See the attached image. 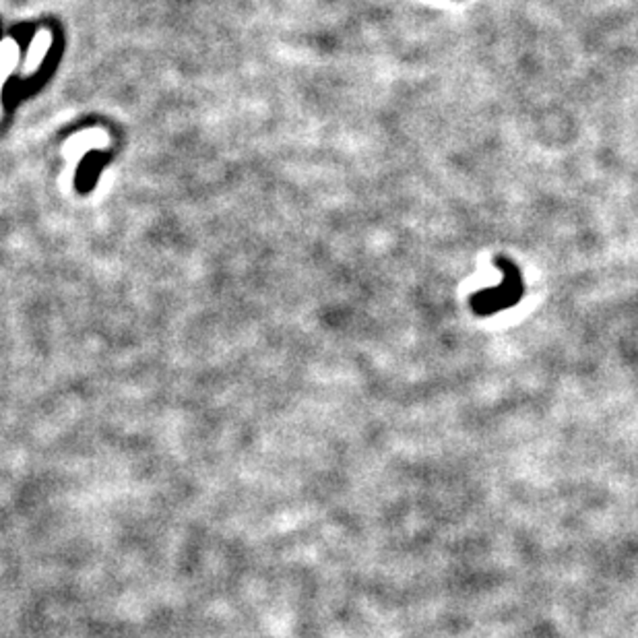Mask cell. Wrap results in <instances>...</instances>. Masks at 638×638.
Instances as JSON below:
<instances>
[{
  "label": "cell",
  "instance_id": "1",
  "mask_svg": "<svg viewBox=\"0 0 638 638\" xmlns=\"http://www.w3.org/2000/svg\"><path fill=\"white\" fill-rule=\"evenodd\" d=\"M48 46H50V34L41 32L36 41H34V48L29 50V58H27V67H25V73H32L38 69V65L41 62L43 54L48 52Z\"/></svg>",
  "mask_w": 638,
  "mask_h": 638
},
{
  "label": "cell",
  "instance_id": "2",
  "mask_svg": "<svg viewBox=\"0 0 638 638\" xmlns=\"http://www.w3.org/2000/svg\"><path fill=\"white\" fill-rule=\"evenodd\" d=\"M15 60H17V43H13L11 39L2 41V46H0V87L6 75L11 73Z\"/></svg>",
  "mask_w": 638,
  "mask_h": 638
}]
</instances>
